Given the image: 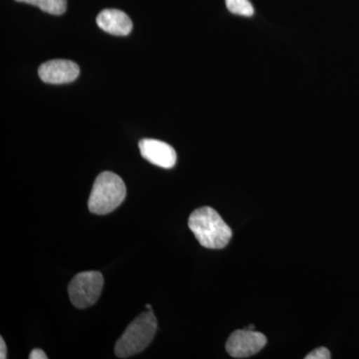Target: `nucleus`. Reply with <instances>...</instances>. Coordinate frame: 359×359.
Wrapping results in <instances>:
<instances>
[{
    "mask_svg": "<svg viewBox=\"0 0 359 359\" xmlns=\"http://www.w3.org/2000/svg\"><path fill=\"white\" fill-rule=\"evenodd\" d=\"M96 22L103 32L117 36H126L133 29L129 16L119 9H104L97 16Z\"/></svg>",
    "mask_w": 359,
    "mask_h": 359,
    "instance_id": "6e6552de",
    "label": "nucleus"
},
{
    "mask_svg": "<svg viewBox=\"0 0 359 359\" xmlns=\"http://www.w3.org/2000/svg\"><path fill=\"white\" fill-rule=\"evenodd\" d=\"M30 359H47L46 353L42 349L34 348L29 354Z\"/></svg>",
    "mask_w": 359,
    "mask_h": 359,
    "instance_id": "f8f14e48",
    "label": "nucleus"
},
{
    "mask_svg": "<svg viewBox=\"0 0 359 359\" xmlns=\"http://www.w3.org/2000/svg\"><path fill=\"white\" fill-rule=\"evenodd\" d=\"M266 344V337L254 330H238L233 332L226 344V353L231 358H247L262 351Z\"/></svg>",
    "mask_w": 359,
    "mask_h": 359,
    "instance_id": "39448f33",
    "label": "nucleus"
},
{
    "mask_svg": "<svg viewBox=\"0 0 359 359\" xmlns=\"http://www.w3.org/2000/svg\"><path fill=\"white\" fill-rule=\"evenodd\" d=\"M6 344L4 337H0V358L6 359L7 358Z\"/></svg>",
    "mask_w": 359,
    "mask_h": 359,
    "instance_id": "ddd939ff",
    "label": "nucleus"
},
{
    "mask_svg": "<svg viewBox=\"0 0 359 359\" xmlns=\"http://www.w3.org/2000/svg\"><path fill=\"white\" fill-rule=\"evenodd\" d=\"M103 285V276L99 271L78 273L68 285V294L73 306L81 309L93 306L100 297Z\"/></svg>",
    "mask_w": 359,
    "mask_h": 359,
    "instance_id": "20e7f679",
    "label": "nucleus"
},
{
    "mask_svg": "<svg viewBox=\"0 0 359 359\" xmlns=\"http://www.w3.org/2000/svg\"><path fill=\"white\" fill-rule=\"evenodd\" d=\"M146 309H147L148 311H152V308H151L150 304H147V306H146Z\"/></svg>",
    "mask_w": 359,
    "mask_h": 359,
    "instance_id": "4468645a",
    "label": "nucleus"
},
{
    "mask_svg": "<svg viewBox=\"0 0 359 359\" xmlns=\"http://www.w3.org/2000/svg\"><path fill=\"white\" fill-rule=\"evenodd\" d=\"M157 318L153 311L137 316L128 325L115 344V354L119 358H128L142 353L154 339Z\"/></svg>",
    "mask_w": 359,
    "mask_h": 359,
    "instance_id": "f03ea898",
    "label": "nucleus"
},
{
    "mask_svg": "<svg viewBox=\"0 0 359 359\" xmlns=\"http://www.w3.org/2000/svg\"><path fill=\"white\" fill-rule=\"evenodd\" d=\"M126 198V186L118 175L103 172L97 177L88 200L89 211L107 215L114 211Z\"/></svg>",
    "mask_w": 359,
    "mask_h": 359,
    "instance_id": "7ed1b4c3",
    "label": "nucleus"
},
{
    "mask_svg": "<svg viewBox=\"0 0 359 359\" xmlns=\"http://www.w3.org/2000/svg\"><path fill=\"white\" fill-rule=\"evenodd\" d=\"M332 358L330 355V351L327 347H318V348L314 349V351L309 353L306 356V359H330Z\"/></svg>",
    "mask_w": 359,
    "mask_h": 359,
    "instance_id": "9b49d317",
    "label": "nucleus"
},
{
    "mask_svg": "<svg viewBox=\"0 0 359 359\" xmlns=\"http://www.w3.org/2000/svg\"><path fill=\"white\" fill-rule=\"evenodd\" d=\"M248 328H250V330H255V325H250Z\"/></svg>",
    "mask_w": 359,
    "mask_h": 359,
    "instance_id": "2eb2a0df",
    "label": "nucleus"
},
{
    "mask_svg": "<svg viewBox=\"0 0 359 359\" xmlns=\"http://www.w3.org/2000/svg\"><path fill=\"white\" fill-rule=\"evenodd\" d=\"M18 2L39 6L42 11L53 15H61L67 8L66 0H15Z\"/></svg>",
    "mask_w": 359,
    "mask_h": 359,
    "instance_id": "1a4fd4ad",
    "label": "nucleus"
},
{
    "mask_svg": "<svg viewBox=\"0 0 359 359\" xmlns=\"http://www.w3.org/2000/svg\"><path fill=\"white\" fill-rule=\"evenodd\" d=\"M79 66L66 59H54L40 65L39 75L44 83L66 84L79 76Z\"/></svg>",
    "mask_w": 359,
    "mask_h": 359,
    "instance_id": "423d86ee",
    "label": "nucleus"
},
{
    "mask_svg": "<svg viewBox=\"0 0 359 359\" xmlns=\"http://www.w3.org/2000/svg\"><path fill=\"white\" fill-rule=\"evenodd\" d=\"M226 8L229 11L236 15L250 16L254 15V6L249 0H226Z\"/></svg>",
    "mask_w": 359,
    "mask_h": 359,
    "instance_id": "9d476101",
    "label": "nucleus"
},
{
    "mask_svg": "<svg viewBox=\"0 0 359 359\" xmlns=\"http://www.w3.org/2000/svg\"><path fill=\"white\" fill-rule=\"evenodd\" d=\"M142 157L156 166L172 169L176 165V151L169 144L155 139H143L139 142Z\"/></svg>",
    "mask_w": 359,
    "mask_h": 359,
    "instance_id": "0eeeda50",
    "label": "nucleus"
},
{
    "mask_svg": "<svg viewBox=\"0 0 359 359\" xmlns=\"http://www.w3.org/2000/svg\"><path fill=\"white\" fill-rule=\"evenodd\" d=\"M188 224L198 242L207 249H224L233 235L230 226L211 207L195 210L189 218Z\"/></svg>",
    "mask_w": 359,
    "mask_h": 359,
    "instance_id": "f257e3e1",
    "label": "nucleus"
}]
</instances>
